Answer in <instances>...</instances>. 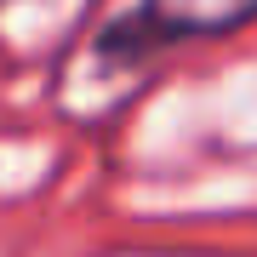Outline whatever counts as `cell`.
<instances>
[{
	"label": "cell",
	"mask_w": 257,
	"mask_h": 257,
	"mask_svg": "<svg viewBox=\"0 0 257 257\" xmlns=\"http://www.w3.org/2000/svg\"><path fill=\"white\" fill-rule=\"evenodd\" d=\"M138 23L149 29V40L166 52L177 40H200V35H229V29L257 18V0H138Z\"/></svg>",
	"instance_id": "1"
},
{
	"label": "cell",
	"mask_w": 257,
	"mask_h": 257,
	"mask_svg": "<svg viewBox=\"0 0 257 257\" xmlns=\"http://www.w3.org/2000/svg\"><path fill=\"white\" fill-rule=\"evenodd\" d=\"M0 6H6V0H0Z\"/></svg>",
	"instance_id": "2"
}]
</instances>
